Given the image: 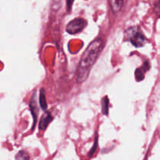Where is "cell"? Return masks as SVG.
<instances>
[{
	"label": "cell",
	"instance_id": "obj_1",
	"mask_svg": "<svg viewBox=\"0 0 160 160\" xmlns=\"http://www.w3.org/2000/svg\"><path fill=\"white\" fill-rule=\"evenodd\" d=\"M104 47V41L100 38H95L88 45L83 52L76 70V81L78 84H82L88 79L91 70Z\"/></svg>",
	"mask_w": 160,
	"mask_h": 160
},
{
	"label": "cell",
	"instance_id": "obj_2",
	"mask_svg": "<svg viewBox=\"0 0 160 160\" xmlns=\"http://www.w3.org/2000/svg\"><path fill=\"white\" fill-rule=\"evenodd\" d=\"M125 38L129 41L134 46L137 48L142 47L146 42L147 39L145 34L142 33L139 27H131L125 31Z\"/></svg>",
	"mask_w": 160,
	"mask_h": 160
},
{
	"label": "cell",
	"instance_id": "obj_3",
	"mask_svg": "<svg viewBox=\"0 0 160 160\" xmlns=\"http://www.w3.org/2000/svg\"><path fill=\"white\" fill-rule=\"evenodd\" d=\"M87 25V20L83 18H81V17H78V18L73 19V20L69 22L67 25L66 30H67V33H69V34H76L81 32Z\"/></svg>",
	"mask_w": 160,
	"mask_h": 160
},
{
	"label": "cell",
	"instance_id": "obj_4",
	"mask_svg": "<svg viewBox=\"0 0 160 160\" xmlns=\"http://www.w3.org/2000/svg\"><path fill=\"white\" fill-rule=\"evenodd\" d=\"M30 110H31V115H32L33 119H34V124H33L32 128L34 129V126L37 122V117L38 115V102H37V96H36V92H34L33 95L31 96V101H30L29 104Z\"/></svg>",
	"mask_w": 160,
	"mask_h": 160
},
{
	"label": "cell",
	"instance_id": "obj_5",
	"mask_svg": "<svg viewBox=\"0 0 160 160\" xmlns=\"http://www.w3.org/2000/svg\"><path fill=\"white\" fill-rule=\"evenodd\" d=\"M149 68H150L149 62H148V61H145L142 67L136 69L135 73H134V76H135L136 81H142V80H144V78H145V72H146L147 70H149Z\"/></svg>",
	"mask_w": 160,
	"mask_h": 160
},
{
	"label": "cell",
	"instance_id": "obj_6",
	"mask_svg": "<svg viewBox=\"0 0 160 160\" xmlns=\"http://www.w3.org/2000/svg\"><path fill=\"white\" fill-rule=\"evenodd\" d=\"M52 117L51 113L48 112H45V113L42 115V118H41L40 122H39L38 124V128L40 131H45L47 128V127L48 126L52 120Z\"/></svg>",
	"mask_w": 160,
	"mask_h": 160
},
{
	"label": "cell",
	"instance_id": "obj_7",
	"mask_svg": "<svg viewBox=\"0 0 160 160\" xmlns=\"http://www.w3.org/2000/svg\"><path fill=\"white\" fill-rule=\"evenodd\" d=\"M125 0H111V7L113 12H118L121 10Z\"/></svg>",
	"mask_w": 160,
	"mask_h": 160
},
{
	"label": "cell",
	"instance_id": "obj_8",
	"mask_svg": "<svg viewBox=\"0 0 160 160\" xmlns=\"http://www.w3.org/2000/svg\"><path fill=\"white\" fill-rule=\"evenodd\" d=\"M39 103H40L41 108H42L43 110L46 111L48 105H47L45 91L44 88H41L40 90V94H39Z\"/></svg>",
	"mask_w": 160,
	"mask_h": 160
},
{
	"label": "cell",
	"instance_id": "obj_9",
	"mask_svg": "<svg viewBox=\"0 0 160 160\" xmlns=\"http://www.w3.org/2000/svg\"><path fill=\"white\" fill-rule=\"evenodd\" d=\"M109 100L107 96H105L102 100V112L104 115L107 116L109 114Z\"/></svg>",
	"mask_w": 160,
	"mask_h": 160
},
{
	"label": "cell",
	"instance_id": "obj_10",
	"mask_svg": "<svg viewBox=\"0 0 160 160\" xmlns=\"http://www.w3.org/2000/svg\"><path fill=\"white\" fill-rule=\"evenodd\" d=\"M97 147H98V134H97V133L95 134V142H94V145L93 146H92V149L89 151L88 152V156L89 157H92V156H94V154H95V152H96L97 150Z\"/></svg>",
	"mask_w": 160,
	"mask_h": 160
},
{
	"label": "cell",
	"instance_id": "obj_11",
	"mask_svg": "<svg viewBox=\"0 0 160 160\" xmlns=\"http://www.w3.org/2000/svg\"><path fill=\"white\" fill-rule=\"evenodd\" d=\"M16 159H29L30 156H28V153L24 151H20L17 153V155L16 156Z\"/></svg>",
	"mask_w": 160,
	"mask_h": 160
},
{
	"label": "cell",
	"instance_id": "obj_12",
	"mask_svg": "<svg viewBox=\"0 0 160 160\" xmlns=\"http://www.w3.org/2000/svg\"><path fill=\"white\" fill-rule=\"evenodd\" d=\"M152 3L155 11L156 12H159L160 9V0H152Z\"/></svg>",
	"mask_w": 160,
	"mask_h": 160
},
{
	"label": "cell",
	"instance_id": "obj_13",
	"mask_svg": "<svg viewBox=\"0 0 160 160\" xmlns=\"http://www.w3.org/2000/svg\"><path fill=\"white\" fill-rule=\"evenodd\" d=\"M73 1H74V0H67V12H70V10H71L72 6H73Z\"/></svg>",
	"mask_w": 160,
	"mask_h": 160
}]
</instances>
